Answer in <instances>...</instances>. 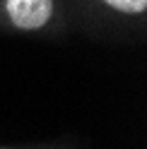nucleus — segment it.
I'll return each mask as SVG.
<instances>
[{
	"label": "nucleus",
	"mask_w": 147,
	"mask_h": 149,
	"mask_svg": "<svg viewBox=\"0 0 147 149\" xmlns=\"http://www.w3.org/2000/svg\"><path fill=\"white\" fill-rule=\"evenodd\" d=\"M5 10L17 29H39L53 15V0H7Z\"/></svg>",
	"instance_id": "f257e3e1"
},
{
	"label": "nucleus",
	"mask_w": 147,
	"mask_h": 149,
	"mask_svg": "<svg viewBox=\"0 0 147 149\" xmlns=\"http://www.w3.org/2000/svg\"><path fill=\"white\" fill-rule=\"evenodd\" d=\"M106 5H111L113 10H121V12H142L147 7V0H104Z\"/></svg>",
	"instance_id": "f03ea898"
}]
</instances>
